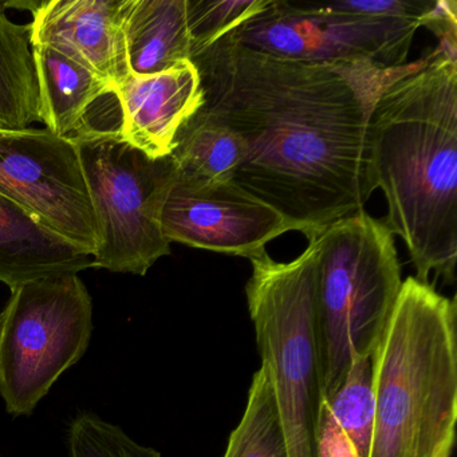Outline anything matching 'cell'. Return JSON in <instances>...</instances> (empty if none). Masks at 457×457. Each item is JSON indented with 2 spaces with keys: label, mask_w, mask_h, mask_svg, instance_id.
Here are the masks:
<instances>
[{
  "label": "cell",
  "mask_w": 457,
  "mask_h": 457,
  "mask_svg": "<svg viewBox=\"0 0 457 457\" xmlns=\"http://www.w3.org/2000/svg\"><path fill=\"white\" fill-rule=\"evenodd\" d=\"M114 97L120 112L119 135L154 160L172 154L181 128L204 105L202 79L192 61L162 73H130Z\"/></svg>",
  "instance_id": "cell-12"
},
{
  "label": "cell",
  "mask_w": 457,
  "mask_h": 457,
  "mask_svg": "<svg viewBox=\"0 0 457 457\" xmlns=\"http://www.w3.org/2000/svg\"><path fill=\"white\" fill-rule=\"evenodd\" d=\"M245 285L262 366L277 400L290 457H317V429L323 405L315 337L317 240L282 263L267 251L248 259Z\"/></svg>",
  "instance_id": "cell-5"
},
{
  "label": "cell",
  "mask_w": 457,
  "mask_h": 457,
  "mask_svg": "<svg viewBox=\"0 0 457 457\" xmlns=\"http://www.w3.org/2000/svg\"><path fill=\"white\" fill-rule=\"evenodd\" d=\"M202 111L245 145L234 183L314 239L362 212L376 191L369 128L379 96L419 69L371 62H299L237 46L224 37L192 58Z\"/></svg>",
  "instance_id": "cell-1"
},
{
  "label": "cell",
  "mask_w": 457,
  "mask_h": 457,
  "mask_svg": "<svg viewBox=\"0 0 457 457\" xmlns=\"http://www.w3.org/2000/svg\"><path fill=\"white\" fill-rule=\"evenodd\" d=\"M87 269H92V256L0 195V283L14 290L26 283L79 275Z\"/></svg>",
  "instance_id": "cell-13"
},
{
  "label": "cell",
  "mask_w": 457,
  "mask_h": 457,
  "mask_svg": "<svg viewBox=\"0 0 457 457\" xmlns=\"http://www.w3.org/2000/svg\"><path fill=\"white\" fill-rule=\"evenodd\" d=\"M457 307L429 282L403 280L376 350L369 457H437L454 445Z\"/></svg>",
  "instance_id": "cell-3"
},
{
  "label": "cell",
  "mask_w": 457,
  "mask_h": 457,
  "mask_svg": "<svg viewBox=\"0 0 457 457\" xmlns=\"http://www.w3.org/2000/svg\"><path fill=\"white\" fill-rule=\"evenodd\" d=\"M93 333V301L79 275L14 288L0 312V397L12 416H30Z\"/></svg>",
  "instance_id": "cell-7"
},
{
  "label": "cell",
  "mask_w": 457,
  "mask_h": 457,
  "mask_svg": "<svg viewBox=\"0 0 457 457\" xmlns=\"http://www.w3.org/2000/svg\"><path fill=\"white\" fill-rule=\"evenodd\" d=\"M0 2V128L26 129L41 122L38 77L30 26L7 15Z\"/></svg>",
  "instance_id": "cell-17"
},
{
  "label": "cell",
  "mask_w": 457,
  "mask_h": 457,
  "mask_svg": "<svg viewBox=\"0 0 457 457\" xmlns=\"http://www.w3.org/2000/svg\"><path fill=\"white\" fill-rule=\"evenodd\" d=\"M436 0H339L322 4L328 12L369 18H411L422 21Z\"/></svg>",
  "instance_id": "cell-22"
},
{
  "label": "cell",
  "mask_w": 457,
  "mask_h": 457,
  "mask_svg": "<svg viewBox=\"0 0 457 457\" xmlns=\"http://www.w3.org/2000/svg\"><path fill=\"white\" fill-rule=\"evenodd\" d=\"M421 21L328 12L322 4L270 0L269 6L228 34L237 46L299 62L405 65Z\"/></svg>",
  "instance_id": "cell-8"
},
{
  "label": "cell",
  "mask_w": 457,
  "mask_h": 457,
  "mask_svg": "<svg viewBox=\"0 0 457 457\" xmlns=\"http://www.w3.org/2000/svg\"><path fill=\"white\" fill-rule=\"evenodd\" d=\"M0 195L82 253L97 250V223L74 137L0 128Z\"/></svg>",
  "instance_id": "cell-9"
},
{
  "label": "cell",
  "mask_w": 457,
  "mask_h": 457,
  "mask_svg": "<svg viewBox=\"0 0 457 457\" xmlns=\"http://www.w3.org/2000/svg\"><path fill=\"white\" fill-rule=\"evenodd\" d=\"M170 159L176 184L213 186L234 180L245 145L223 122L199 109L179 132Z\"/></svg>",
  "instance_id": "cell-16"
},
{
  "label": "cell",
  "mask_w": 457,
  "mask_h": 457,
  "mask_svg": "<svg viewBox=\"0 0 457 457\" xmlns=\"http://www.w3.org/2000/svg\"><path fill=\"white\" fill-rule=\"evenodd\" d=\"M74 138L100 237L92 269L144 277L170 255L162 211L175 184L172 159H149L117 129L90 128Z\"/></svg>",
  "instance_id": "cell-6"
},
{
  "label": "cell",
  "mask_w": 457,
  "mask_h": 457,
  "mask_svg": "<svg viewBox=\"0 0 457 457\" xmlns=\"http://www.w3.org/2000/svg\"><path fill=\"white\" fill-rule=\"evenodd\" d=\"M223 457H290L277 400L263 366L253 374L247 406L229 436Z\"/></svg>",
  "instance_id": "cell-18"
},
{
  "label": "cell",
  "mask_w": 457,
  "mask_h": 457,
  "mask_svg": "<svg viewBox=\"0 0 457 457\" xmlns=\"http://www.w3.org/2000/svg\"><path fill=\"white\" fill-rule=\"evenodd\" d=\"M315 240L320 253L315 337L326 403L341 386L353 360L376 352L403 279L395 235L365 211L334 221Z\"/></svg>",
  "instance_id": "cell-4"
},
{
  "label": "cell",
  "mask_w": 457,
  "mask_h": 457,
  "mask_svg": "<svg viewBox=\"0 0 457 457\" xmlns=\"http://www.w3.org/2000/svg\"><path fill=\"white\" fill-rule=\"evenodd\" d=\"M369 154L384 219L405 243L416 279L453 285L457 262V58L436 47L384 90L371 113Z\"/></svg>",
  "instance_id": "cell-2"
},
{
  "label": "cell",
  "mask_w": 457,
  "mask_h": 457,
  "mask_svg": "<svg viewBox=\"0 0 457 457\" xmlns=\"http://www.w3.org/2000/svg\"><path fill=\"white\" fill-rule=\"evenodd\" d=\"M71 457H162L157 449L133 440L122 428L95 413H81L68 432Z\"/></svg>",
  "instance_id": "cell-21"
},
{
  "label": "cell",
  "mask_w": 457,
  "mask_h": 457,
  "mask_svg": "<svg viewBox=\"0 0 457 457\" xmlns=\"http://www.w3.org/2000/svg\"><path fill=\"white\" fill-rule=\"evenodd\" d=\"M125 46L129 71L137 76L191 61L187 0H130Z\"/></svg>",
  "instance_id": "cell-15"
},
{
  "label": "cell",
  "mask_w": 457,
  "mask_h": 457,
  "mask_svg": "<svg viewBox=\"0 0 457 457\" xmlns=\"http://www.w3.org/2000/svg\"><path fill=\"white\" fill-rule=\"evenodd\" d=\"M269 4L270 0H187L192 58L261 14Z\"/></svg>",
  "instance_id": "cell-20"
},
{
  "label": "cell",
  "mask_w": 457,
  "mask_h": 457,
  "mask_svg": "<svg viewBox=\"0 0 457 457\" xmlns=\"http://www.w3.org/2000/svg\"><path fill=\"white\" fill-rule=\"evenodd\" d=\"M317 457H358L354 446L337 424L325 403L320 408L318 421Z\"/></svg>",
  "instance_id": "cell-24"
},
{
  "label": "cell",
  "mask_w": 457,
  "mask_h": 457,
  "mask_svg": "<svg viewBox=\"0 0 457 457\" xmlns=\"http://www.w3.org/2000/svg\"><path fill=\"white\" fill-rule=\"evenodd\" d=\"M376 352L355 357L344 382L326 401L331 416L354 446L358 457H369L376 419Z\"/></svg>",
  "instance_id": "cell-19"
},
{
  "label": "cell",
  "mask_w": 457,
  "mask_h": 457,
  "mask_svg": "<svg viewBox=\"0 0 457 457\" xmlns=\"http://www.w3.org/2000/svg\"><path fill=\"white\" fill-rule=\"evenodd\" d=\"M33 53L42 124L60 137L90 129L89 112L98 101L114 97V87L52 47L33 45Z\"/></svg>",
  "instance_id": "cell-14"
},
{
  "label": "cell",
  "mask_w": 457,
  "mask_h": 457,
  "mask_svg": "<svg viewBox=\"0 0 457 457\" xmlns=\"http://www.w3.org/2000/svg\"><path fill=\"white\" fill-rule=\"evenodd\" d=\"M452 449H453V445L445 446V448L437 454V457H451Z\"/></svg>",
  "instance_id": "cell-25"
},
{
  "label": "cell",
  "mask_w": 457,
  "mask_h": 457,
  "mask_svg": "<svg viewBox=\"0 0 457 457\" xmlns=\"http://www.w3.org/2000/svg\"><path fill=\"white\" fill-rule=\"evenodd\" d=\"M170 243L251 259L294 227L234 181L204 187L173 184L162 211Z\"/></svg>",
  "instance_id": "cell-10"
},
{
  "label": "cell",
  "mask_w": 457,
  "mask_h": 457,
  "mask_svg": "<svg viewBox=\"0 0 457 457\" xmlns=\"http://www.w3.org/2000/svg\"><path fill=\"white\" fill-rule=\"evenodd\" d=\"M421 28L437 36L443 52L457 58V4L454 0L435 2L432 10L422 18Z\"/></svg>",
  "instance_id": "cell-23"
},
{
  "label": "cell",
  "mask_w": 457,
  "mask_h": 457,
  "mask_svg": "<svg viewBox=\"0 0 457 457\" xmlns=\"http://www.w3.org/2000/svg\"><path fill=\"white\" fill-rule=\"evenodd\" d=\"M31 12V44L44 45L114 87L129 76L125 20L130 0L21 2Z\"/></svg>",
  "instance_id": "cell-11"
}]
</instances>
